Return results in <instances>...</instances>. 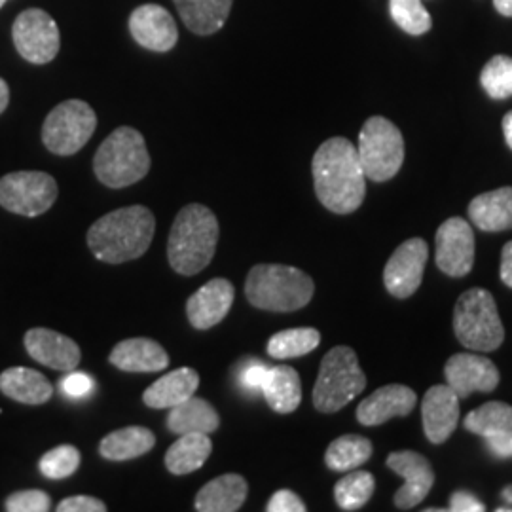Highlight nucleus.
I'll return each instance as SVG.
<instances>
[{
    "mask_svg": "<svg viewBox=\"0 0 512 512\" xmlns=\"http://www.w3.org/2000/svg\"><path fill=\"white\" fill-rule=\"evenodd\" d=\"M494 6L501 16L512 18V0H494Z\"/></svg>",
    "mask_w": 512,
    "mask_h": 512,
    "instance_id": "obj_45",
    "label": "nucleus"
},
{
    "mask_svg": "<svg viewBox=\"0 0 512 512\" xmlns=\"http://www.w3.org/2000/svg\"><path fill=\"white\" fill-rule=\"evenodd\" d=\"M376 490V480L368 471H355L342 476L334 486V499L342 511L363 509Z\"/></svg>",
    "mask_w": 512,
    "mask_h": 512,
    "instance_id": "obj_34",
    "label": "nucleus"
},
{
    "mask_svg": "<svg viewBox=\"0 0 512 512\" xmlns=\"http://www.w3.org/2000/svg\"><path fill=\"white\" fill-rule=\"evenodd\" d=\"M359 162L366 179L385 183L393 179L404 162V139L401 129L384 116H372L359 133Z\"/></svg>",
    "mask_w": 512,
    "mask_h": 512,
    "instance_id": "obj_8",
    "label": "nucleus"
},
{
    "mask_svg": "<svg viewBox=\"0 0 512 512\" xmlns=\"http://www.w3.org/2000/svg\"><path fill=\"white\" fill-rule=\"evenodd\" d=\"M57 183L44 171H16L0 179V205L19 217H38L57 200Z\"/></svg>",
    "mask_w": 512,
    "mask_h": 512,
    "instance_id": "obj_10",
    "label": "nucleus"
},
{
    "mask_svg": "<svg viewBox=\"0 0 512 512\" xmlns=\"http://www.w3.org/2000/svg\"><path fill=\"white\" fill-rule=\"evenodd\" d=\"M109 363L122 372H160L169 366V355L150 338H128L110 351Z\"/></svg>",
    "mask_w": 512,
    "mask_h": 512,
    "instance_id": "obj_21",
    "label": "nucleus"
},
{
    "mask_svg": "<svg viewBox=\"0 0 512 512\" xmlns=\"http://www.w3.org/2000/svg\"><path fill=\"white\" fill-rule=\"evenodd\" d=\"M129 33L133 40L150 52H169L179 40L173 16L160 4H143L129 16Z\"/></svg>",
    "mask_w": 512,
    "mask_h": 512,
    "instance_id": "obj_16",
    "label": "nucleus"
},
{
    "mask_svg": "<svg viewBox=\"0 0 512 512\" xmlns=\"http://www.w3.org/2000/svg\"><path fill=\"white\" fill-rule=\"evenodd\" d=\"M321 334L319 330L304 327V329L281 330L274 334L268 342V355L272 359H296L311 353L313 349L319 348Z\"/></svg>",
    "mask_w": 512,
    "mask_h": 512,
    "instance_id": "obj_33",
    "label": "nucleus"
},
{
    "mask_svg": "<svg viewBox=\"0 0 512 512\" xmlns=\"http://www.w3.org/2000/svg\"><path fill=\"white\" fill-rule=\"evenodd\" d=\"M501 281L512 289V241L503 247L501 253Z\"/></svg>",
    "mask_w": 512,
    "mask_h": 512,
    "instance_id": "obj_44",
    "label": "nucleus"
},
{
    "mask_svg": "<svg viewBox=\"0 0 512 512\" xmlns=\"http://www.w3.org/2000/svg\"><path fill=\"white\" fill-rule=\"evenodd\" d=\"M219 220L202 203H190L179 211L169 232L167 258L177 274H200L205 270L219 245Z\"/></svg>",
    "mask_w": 512,
    "mask_h": 512,
    "instance_id": "obj_3",
    "label": "nucleus"
},
{
    "mask_svg": "<svg viewBox=\"0 0 512 512\" xmlns=\"http://www.w3.org/2000/svg\"><path fill=\"white\" fill-rule=\"evenodd\" d=\"M154 446H156V435L150 429L131 425V427L112 431L101 440L99 454L101 458L109 461H129V459L145 456Z\"/></svg>",
    "mask_w": 512,
    "mask_h": 512,
    "instance_id": "obj_30",
    "label": "nucleus"
},
{
    "mask_svg": "<svg viewBox=\"0 0 512 512\" xmlns=\"http://www.w3.org/2000/svg\"><path fill=\"white\" fill-rule=\"evenodd\" d=\"M150 171L145 137L135 128L114 129L97 148L93 173L109 188H126L143 181Z\"/></svg>",
    "mask_w": 512,
    "mask_h": 512,
    "instance_id": "obj_5",
    "label": "nucleus"
},
{
    "mask_svg": "<svg viewBox=\"0 0 512 512\" xmlns=\"http://www.w3.org/2000/svg\"><path fill=\"white\" fill-rule=\"evenodd\" d=\"M315 293L310 275L285 264H256L245 281V296L258 310L289 313L306 308Z\"/></svg>",
    "mask_w": 512,
    "mask_h": 512,
    "instance_id": "obj_4",
    "label": "nucleus"
},
{
    "mask_svg": "<svg viewBox=\"0 0 512 512\" xmlns=\"http://www.w3.org/2000/svg\"><path fill=\"white\" fill-rule=\"evenodd\" d=\"M454 332L459 344L471 351H495L505 340L494 294L486 289H469L461 294L454 310Z\"/></svg>",
    "mask_w": 512,
    "mask_h": 512,
    "instance_id": "obj_7",
    "label": "nucleus"
},
{
    "mask_svg": "<svg viewBox=\"0 0 512 512\" xmlns=\"http://www.w3.org/2000/svg\"><path fill=\"white\" fill-rule=\"evenodd\" d=\"M247 494V480L236 473H228L207 482L196 495L194 507L198 512H236L243 507Z\"/></svg>",
    "mask_w": 512,
    "mask_h": 512,
    "instance_id": "obj_24",
    "label": "nucleus"
},
{
    "mask_svg": "<svg viewBox=\"0 0 512 512\" xmlns=\"http://www.w3.org/2000/svg\"><path fill=\"white\" fill-rule=\"evenodd\" d=\"M12 38L18 54L33 65H46L59 54V27L55 19L40 8H29L19 14L12 25Z\"/></svg>",
    "mask_w": 512,
    "mask_h": 512,
    "instance_id": "obj_11",
    "label": "nucleus"
},
{
    "mask_svg": "<svg viewBox=\"0 0 512 512\" xmlns=\"http://www.w3.org/2000/svg\"><path fill=\"white\" fill-rule=\"evenodd\" d=\"M183 23L200 37L220 31L230 16L234 0H173Z\"/></svg>",
    "mask_w": 512,
    "mask_h": 512,
    "instance_id": "obj_26",
    "label": "nucleus"
},
{
    "mask_svg": "<svg viewBox=\"0 0 512 512\" xmlns=\"http://www.w3.org/2000/svg\"><path fill=\"white\" fill-rule=\"evenodd\" d=\"M80 459L82 456L78 448H74L71 444H61L40 458L38 469L46 478L61 480V478L73 476L78 471Z\"/></svg>",
    "mask_w": 512,
    "mask_h": 512,
    "instance_id": "obj_37",
    "label": "nucleus"
},
{
    "mask_svg": "<svg viewBox=\"0 0 512 512\" xmlns=\"http://www.w3.org/2000/svg\"><path fill=\"white\" fill-rule=\"evenodd\" d=\"M389 12L404 33L414 37L425 35L433 25L431 16L421 0H389Z\"/></svg>",
    "mask_w": 512,
    "mask_h": 512,
    "instance_id": "obj_35",
    "label": "nucleus"
},
{
    "mask_svg": "<svg viewBox=\"0 0 512 512\" xmlns=\"http://www.w3.org/2000/svg\"><path fill=\"white\" fill-rule=\"evenodd\" d=\"M268 512H306L308 507L304 505V501L298 495L291 492V490H277L268 505H266Z\"/></svg>",
    "mask_w": 512,
    "mask_h": 512,
    "instance_id": "obj_40",
    "label": "nucleus"
},
{
    "mask_svg": "<svg viewBox=\"0 0 512 512\" xmlns=\"http://www.w3.org/2000/svg\"><path fill=\"white\" fill-rule=\"evenodd\" d=\"M372 458V442L361 435H344L330 442L325 463L334 473H349Z\"/></svg>",
    "mask_w": 512,
    "mask_h": 512,
    "instance_id": "obj_31",
    "label": "nucleus"
},
{
    "mask_svg": "<svg viewBox=\"0 0 512 512\" xmlns=\"http://www.w3.org/2000/svg\"><path fill=\"white\" fill-rule=\"evenodd\" d=\"M4 509L8 512H46L52 509V497L42 490H21L6 497Z\"/></svg>",
    "mask_w": 512,
    "mask_h": 512,
    "instance_id": "obj_38",
    "label": "nucleus"
},
{
    "mask_svg": "<svg viewBox=\"0 0 512 512\" xmlns=\"http://www.w3.org/2000/svg\"><path fill=\"white\" fill-rule=\"evenodd\" d=\"M444 376L446 385L459 399H467L476 391L492 393L501 380L497 366L488 357L475 353L452 355L444 366Z\"/></svg>",
    "mask_w": 512,
    "mask_h": 512,
    "instance_id": "obj_14",
    "label": "nucleus"
},
{
    "mask_svg": "<svg viewBox=\"0 0 512 512\" xmlns=\"http://www.w3.org/2000/svg\"><path fill=\"white\" fill-rule=\"evenodd\" d=\"M465 429L478 437L490 439L512 435V406L505 403H486L467 414Z\"/></svg>",
    "mask_w": 512,
    "mask_h": 512,
    "instance_id": "obj_32",
    "label": "nucleus"
},
{
    "mask_svg": "<svg viewBox=\"0 0 512 512\" xmlns=\"http://www.w3.org/2000/svg\"><path fill=\"white\" fill-rule=\"evenodd\" d=\"M213 452V442L205 433H186L171 444L165 454V469L171 475H190L202 469Z\"/></svg>",
    "mask_w": 512,
    "mask_h": 512,
    "instance_id": "obj_28",
    "label": "nucleus"
},
{
    "mask_svg": "<svg viewBox=\"0 0 512 512\" xmlns=\"http://www.w3.org/2000/svg\"><path fill=\"white\" fill-rule=\"evenodd\" d=\"M503 135H505V141L512 150V110L507 112L505 118H503Z\"/></svg>",
    "mask_w": 512,
    "mask_h": 512,
    "instance_id": "obj_47",
    "label": "nucleus"
},
{
    "mask_svg": "<svg viewBox=\"0 0 512 512\" xmlns=\"http://www.w3.org/2000/svg\"><path fill=\"white\" fill-rule=\"evenodd\" d=\"M154 232L156 217L148 207H122L93 222L88 230V247L101 262L124 264L147 253Z\"/></svg>",
    "mask_w": 512,
    "mask_h": 512,
    "instance_id": "obj_2",
    "label": "nucleus"
},
{
    "mask_svg": "<svg viewBox=\"0 0 512 512\" xmlns=\"http://www.w3.org/2000/svg\"><path fill=\"white\" fill-rule=\"evenodd\" d=\"M93 380L84 374V372H71L69 376H65L61 380V389L69 395V397H86L90 391H92Z\"/></svg>",
    "mask_w": 512,
    "mask_h": 512,
    "instance_id": "obj_41",
    "label": "nucleus"
},
{
    "mask_svg": "<svg viewBox=\"0 0 512 512\" xmlns=\"http://www.w3.org/2000/svg\"><path fill=\"white\" fill-rule=\"evenodd\" d=\"M503 497H505V501H507L509 505H512V488H507V490L503 492Z\"/></svg>",
    "mask_w": 512,
    "mask_h": 512,
    "instance_id": "obj_48",
    "label": "nucleus"
},
{
    "mask_svg": "<svg viewBox=\"0 0 512 512\" xmlns=\"http://www.w3.org/2000/svg\"><path fill=\"white\" fill-rule=\"evenodd\" d=\"M480 84L492 99H509L512 95V57H492L480 73Z\"/></svg>",
    "mask_w": 512,
    "mask_h": 512,
    "instance_id": "obj_36",
    "label": "nucleus"
},
{
    "mask_svg": "<svg viewBox=\"0 0 512 512\" xmlns=\"http://www.w3.org/2000/svg\"><path fill=\"white\" fill-rule=\"evenodd\" d=\"M495 512H512V507H501V509H497Z\"/></svg>",
    "mask_w": 512,
    "mask_h": 512,
    "instance_id": "obj_49",
    "label": "nucleus"
},
{
    "mask_svg": "<svg viewBox=\"0 0 512 512\" xmlns=\"http://www.w3.org/2000/svg\"><path fill=\"white\" fill-rule=\"evenodd\" d=\"M387 467L404 480L403 488L395 494L397 509H414L433 490V467L427 458H423L418 452H393L387 458Z\"/></svg>",
    "mask_w": 512,
    "mask_h": 512,
    "instance_id": "obj_15",
    "label": "nucleus"
},
{
    "mask_svg": "<svg viewBox=\"0 0 512 512\" xmlns=\"http://www.w3.org/2000/svg\"><path fill=\"white\" fill-rule=\"evenodd\" d=\"M469 219L482 232H505L512 228V186L480 194L469 205Z\"/></svg>",
    "mask_w": 512,
    "mask_h": 512,
    "instance_id": "obj_25",
    "label": "nucleus"
},
{
    "mask_svg": "<svg viewBox=\"0 0 512 512\" xmlns=\"http://www.w3.org/2000/svg\"><path fill=\"white\" fill-rule=\"evenodd\" d=\"M236 291L228 279H211L186 302V317L194 329L207 330L219 325L232 310Z\"/></svg>",
    "mask_w": 512,
    "mask_h": 512,
    "instance_id": "obj_17",
    "label": "nucleus"
},
{
    "mask_svg": "<svg viewBox=\"0 0 512 512\" xmlns=\"http://www.w3.org/2000/svg\"><path fill=\"white\" fill-rule=\"evenodd\" d=\"M8 103H10V88H8V84L0 78V114L6 110Z\"/></svg>",
    "mask_w": 512,
    "mask_h": 512,
    "instance_id": "obj_46",
    "label": "nucleus"
},
{
    "mask_svg": "<svg viewBox=\"0 0 512 512\" xmlns=\"http://www.w3.org/2000/svg\"><path fill=\"white\" fill-rule=\"evenodd\" d=\"M429 258V247L421 238L404 241L387 260L384 285L395 298H410L420 289L423 270Z\"/></svg>",
    "mask_w": 512,
    "mask_h": 512,
    "instance_id": "obj_13",
    "label": "nucleus"
},
{
    "mask_svg": "<svg viewBox=\"0 0 512 512\" xmlns=\"http://www.w3.org/2000/svg\"><path fill=\"white\" fill-rule=\"evenodd\" d=\"M23 344L31 359H35L38 365L48 366L52 370H67L71 372L80 365L82 351L73 338L55 332L52 329L27 330Z\"/></svg>",
    "mask_w": 512,
    "mask_h": 512,
    "instance_id": "obj_19",
    "label": "nucleus"
},
{
    "mask_svg": "<svg viewBox=\"0 0 512 512\" xmlns=\"http://www.w3.org/2000/svg\"><path fill=\"white\" fill-rule=\"evenodd\" d=\"M4 4H6V0H0V8H2V6H4Z\"/></svg>",
    "mask_w": 512,
    "mask_h": 512,
    "instance_id": "obj_51",
    "label": "nucleus"
},
{
    "mask_svg": "<svg viewBox=\"0 0 512 512\" xmlns=\"http://www.w3.org/2000/svg\"><path fill=\"white\" fill-rule=\"evenodd\" d=\"M421 421L427 440L433 444H444L458 427V395L448 385H433L423 397Z\"/></svg>",
    "mask_w": 512,
    "mask_h": 512,
    "instance_id": "obj_18",
    "label": "nucleus"
},
{
    "mask_svg": "<svg viewBox=\"0 0 512 512\" xmlns=\"http://www.w3.org/2000/svg\"><path fill=\"white\" fill-rule=\"evenodd\" d=\"M95 128V110L86 101L69 99L46 116L42 126V143L52 154L73 156L88 145Z\"/></svg>",
    "mask_w": 512,
    "mask_h": 512,
    "instance_id": "obj_9",
    "label": "nucleus"
},
{
    "mask_svg": "<svg viewBox=\"0 0 512 512\" xmlns=\"http://www.w3.org/2000/svg\"><path fill=\"white\" fill-rule=\"evenodd\" d=\"M268 406L277 414H293L302 403V382L293 366H270L262 385Z\"/></svg>",
    "mask_w": 512,
    "mask_h": 512,
    "instance_id": "obj_29",
    "label": "nucleus"
},
{
    "mask_svg": "<svg viewBox=\"0 0 512 512\" xmlns=\"http://www.w3.org/2000/svg\"><path fill=\"white\" fill-rule=\"evenodd\" d=\"M268 370H270V366L260 365V363L247 366L241 372V385L249 391H262V385L268 378Z\"/></svg>",
    "mask_w": 512,
    "mask_h": 512,
    "instance_id": "obj_42",
    "label": "nucleus"
},
{
    "mask_svg": "<svg viewBox=\"0 0 512 512\" xmlns=\"http://www.w3.org/2000/svg\"><path fill=\"white\" fill-rule=\"evenodd\" d=\"M448 511L452 512H484L486 507L482 501H478L475 495L469 492H456L450 497V507Z\"/></svg>",
    "mask_w": 512,
    "mask_h": 512,
    "instance_id": "obj_43",
    "label": "nucleus"
},
{
    "mask_svg": "<svg viewBox=\"0 0 512 512\" xmlns=\"http://www.w3.org/2000/svg\"><path fill=\"white\" fill-rule=\"evenodd\" d=\"M416 404L418 395L414 389L401 384L384 385L357 406V421L365 427H376L391 418H406Z\"/></svg>",
    "mask_w": 512,
    "mask_h": 512,
    "instance_id": "obj_20",
    "label": "nucleus"
},
{
    "mask_svg": "<svg viewBox=\"0 0 512 512\" xmlns=\"http://www.w3.org/2000/svg\"><path fill=\"white\" fill-rule=\"evenodd\" d=\"M509 458H512V439L511 442H509Z\"/></svg>",
    "mask_w": 512,
    "mask_h": 512,
    "instance_id": "obj_50",
    "label": "nucleus"
},
{
    "mask_svg": "<svg viewBox=\"0 0 512 512\" xmlns=\"http://www.w3.org/2000/svg\"><path fill=\"white\" fill-rule=\"evenodd\" d=\"M57 512H105L107 505L97 499V497H90V495H73L63 499L57 507Z\"/></svg>",
    "mask_w": 512,
    "mask_h": 512,
    "instance_id": "obj_39",
    "label": "nucleus"
},
{
    "mask_svg": "<svg viewBox=\"0 0 512 512\" xmlns=\"http://www.w3.org/2000/svg\"><path fill=\"white\" fill-rule=\"evenodd\" d=\"M219 427L220 416L215 406L194 395L184 403L173 406L167 416V429L173 435H186V433L211 435Z\"/></svg>",
    "mask_w": 512,
    "mask_h": 512,
    "instance_id": "obj_27",
    "label": "nucleus"
},
{
    "mask_svg": "<svg viewBox=\"0 0 512 512\" xmlns=\"http://www.w3.org/2000/svg\"><path fill=\"white\" fill-rule=\"evenodd\" d=\"M435 260L440 272L450 277H465L475 264V232L461 217L440 224L435 236Z\"/></svg>",
    "mask_w": 512,
    "mask_h": 512,
    "instance_id": "obj_12",
    "label": "nucleus"
},
{
    "mask_svg": "<svg viewBox=\"0 0 512 512\" xmlns=\"http://www.w3.org/2000/svg\"><path fill=\"white\" fill-rule=\"evenodd\" d=\"M0 391L16 403L31 404V406L48 403L54 395V387L50 384V380L38 370L27 368V366L6 368L0 374Z\"/></svg>",
    "mask_w": 512,
    "mask_h": 512,
    "instance_id": "obj_22",
    "label": "nucleus"
},
{
    "mask_svg": "<svg viewBox=\"0 0 512 512\" xmlns=\"http://www.w3.org/2000/svg\"><path fill=\"white\" fill-rule=\"evenodd\" d=\"M366 387L365 372L357 353L348 346H336L323 357L313 387V406L321 414H336L357 399Z\"/></svg>",
    "mask_w": 512,
    "mask_h": 512,
    "instance_id": "obj_6",
    "label": "nucleus"
},
{
    "mask_svg": "<svg viewBox=\"0 0 512 512\" xmlns=\"http://www.w3.org/2000/svg\"><path fill=\"white\" fill-rule=\"evenodd\" d=\"M311 173L315 194L330 213L349 215L365 202V171L357 147L346 137H332L317 148Z\"/></svg>",
    "mask_w": 512,
    "mask_h": 512,
    "instance_id": "obj_1",
    "label": "nucleus"
},
{
    "mask_svg": "<svg viewBox=\"0 0 512 512\" xmlns=\"http://www.w3.org/2000/svg\"><path fill=\"white\" fill-rule=\"evenodd\" d=\"M198 387H200V374L190 366H183L165 374L158 382L150 385L143 393V401L148 408H154V410H165V408L171 410L173 406L190 399L198 391Z\"/></svg>",
    "mask_w": 512,
    "mask_h": 512,
    "instance_id": "obj_23",
    "label": "nucleus"
}]
</instances>
